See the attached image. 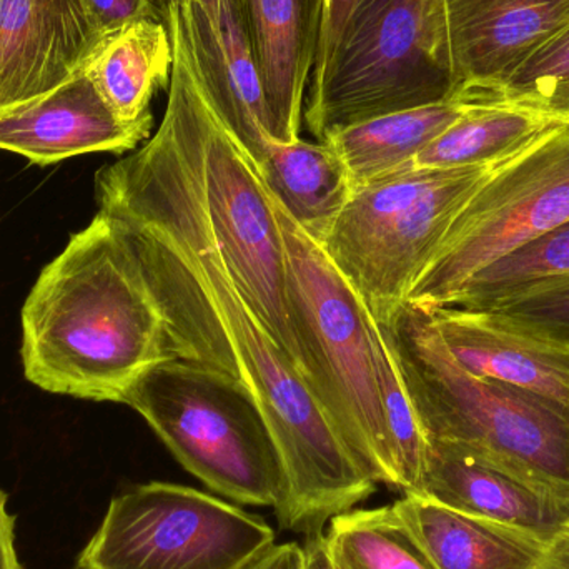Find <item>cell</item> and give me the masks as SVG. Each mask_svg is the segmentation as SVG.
Masks as SVG:
<instances>
[{
  "label": "cell",
  "mask_w": 569,
  "mask_h": 569,
  "mask_svg": "<svg viewBox=\"0 0 569 569\" xmlns=\"http://www.w3.org/2000/svg\"><path fill=\"white\" fill-rule=\"evenodd\" d=\"M467 103L460 119L415 159L411 169L497 166L558 122L507 103Z\"/></svg>",
  "instance_id": "obj_22"
},
{
  "label": "cell",
  "mask_w": 569,
  "mask_h": 569,
  "mask_svg": "<svg viewBox=\"0 0 569 569\" xmlns=\"http://www.w3.org/2000/svg\"><path fill=\"white\" fill-rule=\"evenodd\" d=\"M305 569H340L331 560L323 533L308 537L305 541Z\"/></svg>",
  "instance_id": "obj_31"
},
{
  "label": "cell",
  "mask_w": 569,
  "mask_h": 569,
  "mask_svg": "<svg viewBox=\"0 0 569 569\" xmlns=\"http://www.w3.org/2000/svg\"><path fill=\"white\" fill-rule=\"evenodd\" d=\"M173 43L163 20L139 19L97 37L80 66L103 102L126 122L153 120L150 103L169 87Z\"/></svg>",
  "instance_id": "obj_19"
},
{
  "label": "cell",
  "mask_w": 569,
  "mask_h": 569,
  "mask_svg": "<svg viewBox=\"0 0 569 569\" xmlns=\"http://www.w3.org/2000/svg\"><path fill=\"white\" fill-rule=\"evenodd\" d=\"M257 167L270 196L318 243L355 192L347 167L325 142L272 139Z\"/></svg>",
  "instance_id": "obj_20"
},
{
  "label": "cell",
  "mask_w": 569,
  "mask_h": 569,
  "mask_svg": "<svg viewBox=\"0 0 569 569\" xmlns=\"http://www.w3.org/2000/svg\"><path fill=\"white\" fill-rule=\"evenodd\" d=\"M391 507L435 569H535L551 543L423 495L405 493Z\"/></svg>",
  "instance_id": "obj_18"
},
{
  "label": "cell",
  "mask_w": 569,
  "mask_h": 569,
  "mask_svg": "<svg viewBox=\"0 0 569 569\" xmlns=\"http://www.w3.org/2000/svg\"><path fill=\"white\" fill-rule=\"evenodd\" d=\"M270 137L300 139L305 90L313 72L323 0H242Z\"/></svg>",
  "instance_id": "obj_16"
},
{
  "label": "cell",
  "mask_w": 569,
  "mask_h": 569,
  "mask_svg": "<svg viewBox=\"0 0 569 569\" xmlns=\"http://www.w3.org/2000/svg\"><path fill=\"white\" fill-rule=\"evenodd\" d=\"M358 0H323V19H321L320 40H318L317 57H315V72L321 69L327 62L330 53L333 52L335 43L343 29L345 20L353 10Z\"/></svg>",
  "instance_id": "obj_28"
},
{
  "label": "cell",
  "mask_w": 569,
  "mask_h": 569,
  "mask_svg": "<svg viewBox=\"0 0 569 569\" xmlns=\"http://www.w3.org/2000/svg\"><path fill=\"white\" fill-rule=\"evenodd\" d=\"M167 26L173 67L162 123L237 283L301 370L288 310L282 230L272 197L256 160L210 106L179 23L170 13Z\"/></svg>",
  "instance_id": "obj_5"
},
{
  "label": "cell",
  "mask_w": 569,
  "mask_h": 569,
  "mask_svg": "<svg viewBox=\"0 0 569 569\" xmlns=\"http://www.w3.org/2000/svg\"><path fill=\"white\" fill-rule=\"evenodd\" d=\"M99 212L132 252L173 357L242 385L262 408L284 471L283 530L313 537L377 491L307 377L237 283L167 127L96 176Z\"/></svg>",
  "instance_id": "obj_1"
},
{
  "label": "cell",
  "mask_w": 569,
  "mask_h": 569,
  "mask_svg": "<svg viewBox=\"0 0 569 569\" xmlns=\"http://www.w3.org/2000/svg\"><path fill=\"white\" fill-rule=\"evenodd\" d=\"M257 515L183 485L150 481L110 501L80 569H250L276 547Z\"/></svg>",
  "instance_id": "obj_10"
},
{
  "label": "cell",
  "mask_w": 569,
  "mask_h": 569,
  "mask_svg": "<svg viewBox=\"0 0 569 569\" xmlns=\"http://www.w3.org/2000/svg\"><path fill=\"white\" fill-rule=\"evenodd\" d=\"M272 202L282 230L288 310L301 370L358 463L377 483L400 490L393 451L417 453L425 438L397 358L320 243L273 197Z\"/></svg>",
  "instance_id": "obj_3"
},
{
  "label": "cell",
  "mask_w": 569,
  "mask_h": 569,
  "mask_svg": "<svg viewBox=\"0 0 569 569\" xmlns=\"http://www.w3.org/2000/svg\"><path fill=\"white\" fill-rule=\"evenodd\" d=\"M427 440L470 453L569 500V407L465 370L428 311L380 325Z\"/></svg>",
  "instance_id": "obj_4"
},
{
  "label": "cell",
  "mask_w": 569,
  "mask_h": 569,
  "mask_svg": "<svg viewBox=\"0 0 569 569\" xmlns=\"http://www.w3.org/2000/svg\"><path fill=\"white\" fill-rule=\"evenodd\" d=\"M217 116L256 163L270 137L242 0H167Z\"/></svg>",
  "instance_id": "obj_11"
},
{
  "label": "cell",
  "mask_w": 569,
  "mask_h": 569,
  "mask_svg": "<svg viewBox=\"0 0 569 569\" xmlns=\"http://www.w3.org/2000/svg\"><path fill=\"white\" fill-rule=\"evenodd\" d=\"M478 311L513 330L569 348V276L540 280Z\"/></svg>",
  "instance_id": "obj_26"
},
{
  "label": "cell",
  "mask_w": 569,
  "mask_h": 569,
  "mask_svg": "<svg viewBox=\"0 0 569 569\" xmlns=\"http://www.w3.org/2000/svg\"><path fill=\"white\" fill-rule=\"evenodd\" d=\"M461 99L385 113L328 137L325 143L340 157L355 189L407 172L415 159L460 119Z\"/></svg>",
  "instance_id": "obj_21"
},
{
  "label": "cell",
  "mask_w": 569,
  "mask_h": 569,
  "mask_svg": "<svg viewBox=\"0 0 569 569\" xmlns=\"http://www.w3.org/2000/svg\"><path fill=\"white\" fill-rule=\"evenodd\" d=\"M457 97L447 0H358L311 76L305 120L325 142L355 123Z\"/></svg>",
  "instance_id": "obj_6"
},
{
  "label": "cell",
  "mask_w": 569,
  "mask_h": 569,
  "mask_svg": "<svg viewBox=\"0 0 569 569\" xmlns=\"http://www.w3.org/2000/svg\"><path fill=\"white\" fill-rule=\"evenodd\" d=\"M428 313L465 370L569 407V348L513 330L483 311L440 308Z\"/></svg>",
  "instance_id": "obj_17"
},
{
  "label": "cell",
  "mask_w": 569,
  "mask_h": 569,
  "mask_svg": "<svg viewBox=\"0 0 569 569\" xmlns=\"http://www.w3.org/2000/svg\"><path fill=\"white\" fill-rule=\"evenodd\" d=\"M463 100L507 103L569 122V20L497 89Z\"/></svg>",
  "instance_id": "obj_25"
},
{
  "label": "cell",
  "mask_w": 569,
  "mask_h": 569,
  "mask_svg": "<svg viewBox=\"0 0 569 569\" xmlns=\"http://www.w3.org/2000/svg\"><path fill=\"white\" fill-rule=\"evenodd\" d=\"M457 99L503 83L569 20V0H447Z\"/></svg>",
  "instance_id": "obj_13"
},
{
  "label": "cell",
  "mask_w": 569,
  "mask_h": 569,
  "mask_svg": "<svg viewBox=\"0 0 569 569\" xmlns=\"http://www.w3.org/2000/svg\"><path fill=\"white\" fill-rule=\"evenodd\" d=\"M153 120L126 122L80 73L52 96L0 116V150L50 166L86 153H123L150 139Z\"/></svg>",
  "instance_id": "obj_15"
},
{
  "label": "cell",
  "mask_w": 569,
  "mask_h": 569,
  "mask_svg": "<svg viewBox=\"0 0 569 569\" xmlns=\"http://www.w3.org/2000/svg\"><path fill=\"white\" fill-rule=\"evenodd\" d=\"M20 355L36 387L116 403L146 371L176 358L162 313L106 213L40 273L22 308Z\"/></svg>",
  "instance_id": "obj_2"
},
{
  "label": "cell",
  "mask_w": 569,
  "mask_h": 569,
  "mask_svg": "<svg viewBox=\"0 0 569 569\" xmlns=\"http://www.w3.org/2000/svg\"><path fill=\"white\" fill-rule=\"evenodd\" d=\"M497 166L411 169L355 189L320 246L378 325L407 303L451 223Z\"/></svg>",
  "instance_id": "obj_8"
},
{
  "label": "cell",
  "mask_w": 569,
  "mask_h": 569,
  "mask_svg": "<svg viewBox=\"0 0 569 569\" xmlns=\"http://www.w3.org/2000/svg\"><path fill=\"white\" fill-rule=\"evenodd\" d=\"M99 33L139 19L167 22V0H86Z\"/></svg>",
  "instance_id": "obj_27"
},
{
  "label": "cell",
  "mask_w": 569,
  "mask_h": 569,
  "mask_svg": "<svg viewBox=\"0 0 569 569\" xmlns=\"http://www.w3.org/2000/svg\"><path fill=\"white\" fill-rule=\"evenodd\" d=\"M0 569H23L16 548V521L7 507V495L0 490Z\"/></svg>",
  "instance_id": "obj_29"
},
{
  "label": "cell",
  "mask_w": 569,
  "mask_h": 569,
  "mask_svg": "<svg viewBox=\"0 0 569 569\" xmlns=\"http://www.w3.org/2000/svg\"><path fill=\"white\" fill-rule=\"evenodd\" d=\"M569 220V122L505 160L451 223L407 303L440 310L468 280Z\"/></svg>",
  "instance_id": "obj_9"
},
{
  "label": "cell",
  "mask_w": 569,
  "mask_h": 569,
  "mask_svg": "<svg viewBox=\"0 0 569 569\" xmlns=\"http://www.w3.org/2000/svg\"><path fill=\"white\" fill-rule=\"evenodd\" d=\"M323 537L340 569H435L391 505L337 515Z\"/></svg>",
  "instance_id": "obj_23"
},
{
  "label": "cell",
  "mask_w": 569,
  "mask_h": 569,
  "mask_svg": "<svg viewBox=\"0 0 569 569\" xmlns=\"http://www.w3.org/2000/svg\"><path fill=\"white\" fill-rule=\"evenodd\" d=\"M203 485L250 507L279 510L284 471L269 421L232 378L190 361H162L122 400Z\"/></svg>",
  "instance_id": "obj_7"
},
{
  "label": "cell",
  "mask_w": 569,
  "mask_h": 569,
  "mask_svg": "<svg viewBox=\"0 0 569 569\" xmlns=\"http://www.w3.org/2000/svg\"><path fill=\"white\" fill-rule=\"evenodd\" d=\"M569 276V220L468 280L447 308L483 310L515 291Z\"/></svg>",
  "instance_id": "obj_24"
},
{
  "label": "cell",
  "mask_w": 569,
  "mask_h": 569,
  "mask_svg": "<svg viewBox=\"0 0 569 569\" xmlns=\"http://www.w3.org/2000/svg\"><path fill=\"white\" fill-rule=\"evenodd\" d=\"M250 569H305V550L298 543L276 545Z\"/></svg>",
  "instance_id": "obj_30"
},
{
  "label": "cell",
  "mask_w": 569,
  "mask_h": 569,
  "mask_svg": "<svg viewBox=\"0 0 569 569\" xmlns=\"http://www.w3.org/2000/svg\"><path fill=\"white\" fill-rule=\"evenodd\" d=\"M535 569H569V531L551 541L547 553Z\"/></svg>",
  "instance_id": "obj_32"
},
{
  "label": "cell",
  "mask_w": 569,
  "mask_h": 569,
  "mask_svg": "<svg viewBox=\"0 0 569 569\" xmlns=\"http://www.w3.org/2000/svg\"><path fill=\"white\" fill-rule=\"evenodd\" d=\"M418 495L545 541L569 531V500L457 445L427 440Z\"/></svg>",
  "instance_id": "obj_14"
},
{
  "label": "cell",
  "mask_w": 569,
  "mask_h": 569,
  "mask_svg": "<svg viewBox=\"0 0 569 569\" xmlns=\"http://www.w3.org/2000/svg\"><path fill=\"white\" fill-rule=\"evenodd\" d=\"M99 36L86 0H0V116L77 79Z\"/></svg>",
  "instance_id": "obj_12"
}]
</instances>
